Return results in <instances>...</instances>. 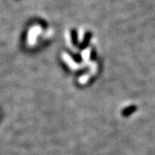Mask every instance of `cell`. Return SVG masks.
Returning <instances> with one entry per match:
<instances>
[{
    "label": "cell",
    "instance_id": "cell-1",
    "mask_svg": "<svg viewBox=\"0 0 155 155\" xmlns=\"http://www.w3.org/2000/svg\"><path fill=\"white\" fill-rule=\"evenodd\" d=\"M39 31H40V29L37 28H32V29L29 31V33H28V45L32 46V45H34L35 43L36 35H37V34L39 33Z\"/></svg>",
    "mask_w": 155,
    "mask_h": 155
}]
</instances>
